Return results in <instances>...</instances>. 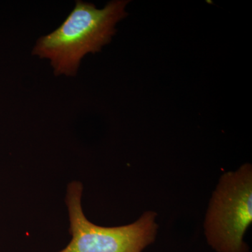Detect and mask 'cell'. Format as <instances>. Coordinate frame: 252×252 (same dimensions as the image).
<instances>
[{"label": "cell", "mask_w": 252, "mask_h": 252, "mask_svg": "<svg viewBox=\"0 0 252 252\" xmlns=\"http://www.w3.org/2000/svg\"><path fill=\"white\" fill-rule=\"evenodd\" d=\"M129 2L115 0L97 9L92 3L76 1L64 22L36 40L32 54L48 60L57 77H76L86 55L100 52L111 42L117 23L127 16Z\"/></svg>", "instance_id": "obj_1"}, {"label": "cell", "mask_w": 252, "mask_h": 252, "mask_svg": "<svg viewBox=\"0 0 252 252\" xmlns=\"http://www.w3.org/2000/svg\"><path fill=\"white\" fill-rule=\"evenodd\" d=\"M252 223V167L225 172L212 194L204 229L217 252H250L244 235Z\"/></svg>", "instance_id": "obj_2"}, {"label": "cell", "mask_w": 252, "mask_h": 252, "mask_svg": "<svg viewBox=\"0 0 252 252\" xmlns=\"http://www.w3.org/2000/svg\"><path fill=\"white\" fill-rule=\"evenodd\" d=\"M83 185L71 182L65 203L69 220L70 242L59 252H142L157 238V213L147 211L130 224L103 227L88 220L81 206Z\"/></svg>", "instance_id": "obj_3"}]
</instances>
